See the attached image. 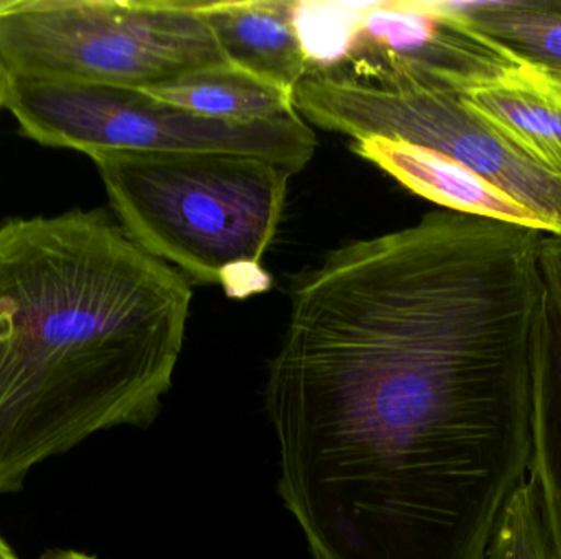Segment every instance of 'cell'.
Segmentation results:
<instances>
[{"instance_id":"cell-1","label":"cell","mask_w":561,"mask_h":559,"mask_svg":"<svg viewBox=\"0 0 561 559\" xmlns=\"http://www.w3.org/2000/svg\"><path fill=\"white\" fill-rule=\"evenodd\" d=\"M543 235L440 210L297 279L265 406L313 559H488L529 473Z\"/></svg>"},{"instance_id":"cell-2","label":"cell","mask_w":561,"mask_h":559,"mask_svg":"<svg viewBox=\"0 0 561 559\" xmlns=\"http://www.w3.org/2000/svg\"><path fill=\"white\" fill-rule=\"evenodd\" d=\"M191 301L98 210L0 225V496L94 433L157 420Z\"/></svg>"},{"instance_id":"cell-3","label":"cell","mask_w":561,"mask_h":559,"mask_svg":"<svg viewBox=\"0 0 561 559\" xmlns=\"http://www.w3.org/2000/svg\"><path fill=\"white\" fill-rule=\"evenodd\" d=\"M122 229L154 258L230 298L270 288L260 261L283 217L289 170L226 153L92 156Z\"/></svg>"},{"instance_id":"cell-4","label":"cell","mask_w":561,"mask_h":559,"mask_svg":"<svg viewBox=\"0 0 561 559\" xmlns=\"http://www.w3.org/2000/svg\"><path fill=\"white\" fill-rule=\"evenodd\" d=\"M0 56L12 78L141 91L229 65L194 0H9Z\"/></svg>"},{"instance_id":"cell-5","label":"cell","mask_w":561,"mask_h":559,"mask_svg":"<svg viewBox=\"0 0 561 559\" xmlns=\"http://www.w3.org/2000/svg\"><path fill=\"white\" fill-rule=\"evenodd\" d=\"M5 107L32 140L91 158L107 151L242 154L296 174L317 144L299 114L229 124L181 110L141 89L89 82L12 78Z\"/></svg>"},{"instance_id":"cell-6","label":"cell","mask_w":561,"mask_h":559,"mask_svg":"<svg viewBox=\"0 0 561 559\" xmlns=\"http://www.w3.org/2000/svg\"><path fill=\"white\" fill-rule=\"evenodd\" d=\"M294 107L304 120L353 140L382 137L445 154L539 217L547 233L561 236V176L507 143L458 92L313 69L294 89Z\"/></svg>"},{"instance_id":"cell-7","label":"cell","mask_w":561,"mask_h":559,"mask_svg":"<svg viewBox=\"0 0 561 559\" xmlns=\"http://www.w3.org/2000/svg\"><path fill=\"white\" fill-rule=\"evenodd\" d=\"M520 66L506 49L448 12L442 0H394L365 3L345 58L322 71L359 81L405 79L461 95Z\"/></svg>"},{"instance_id":"cell-8","label":"cell","mask_w":561,"mask_h":559,"mask_svg":"<svg viewBox=\"0 0 561 559\" xmlns=\"http://www.w3.org/2000/svg\"><path fill=\"white\" fill-rule=\"evenodd\" d=\"M542 299L530 350V452L527 481L536 492L550 559H561V236L540 245Z\"/></svg>"},{"instance_id":"cell-9","label":"cell","mask_w":561,"mask_h":559,"mask_svg":"<svg viewBox=\"0 0 561 559\" xmlns=\"http://www.w3.org/2000/svg\"><path fill=\"white\" fill-rule=\"evenodd\" d=\"M196 7L229 65L289 92L306 78L297 0H203Z\"/></svg>"},{"instance_id":"cell-10","label":"cell","mask_w":561,"mask_h":559,"mask_svg":"<svg viewBox=\"0 0 561 559\" xmlns=\"http://www.w3.org/2000/svg\"><path fill=\"white\" fill-rule=\"evenodd\" d=\"M353 151L412 193L451 212L516 223L547 233L539 217L473 171L428 148L382 137L353 141Z\"/></svg>"},{"instance_id":"cell-11","label":"cell","mask_w":561,"mask_h":559,"mask_svg":"<svg viewBox=\"0 0 561 559\" xmlns=\"http://www.w3.org/2000/svg\"><path fill=\"white\" fill-rule=\"evenodd\" d=\"M461 98L507 143L561 176V79L523 65Z\"/></svg>"},{"instance_id":"cell-12","label":"cell","mask_w":561,"mask_h":559,"mask_svg":"<svg viewBox=\"0 0 561 559\" xmlns=\"http://www.w3.org/2000/svg\"><path fill=\"white\" fill-rule=\"evenodd\" d=\"M147 92L181 110L229 124L280 120L297 114L294 92L232 65L194 69Z\"/></svg>"},{"instance_id":"cell-13","label":"cell","mask_w":561,"mask_h":559,"mask_svg":"<svg viewBox=\"0 0 561 559\" xmlns=\"http://www.w3.org/2000/svg\"><path fill=\"white\" fill-rule=\"evenodd\" d=\"M444 5L517 61L561 79V0H484Z\"/></svg>"},{"instance_id":"cell-14","label":"cell","mask_w":561,"mask_h":559,"mask_svg":"<svg viewBox=\"0 0 561 559\" xmlns=\"http://www.w3.org/2000/svg\"><path fill=\"white\" fill-rule=\"evenodd\" d=\"M365 3L297 2L296 22L310 69H330L348 53Z\"/></svg>"},{"instance_id":"cell-15","label":"cell","mask_w":561,"mask_h":559,"mask_svg":"<svg viewBox=\"0 0 561 559\" xmlns=\"http://www.w3.org/2000/svg\"><path fill=\"white\" fill-rule=\"evenodd\" d=\"M488 559H550L536 492L527 479L511 496L497 521Z\"/></svg>"},{"instance_id":"cell-16","label":"cell","mask_w":561,"mask_h":559,"mask_svg":"<svg viewBox=\"0 0 561 559\" xmlns=\"http://www.w3.org/2000/svg\"><path fill=\"white\" fill-rule=\"evenodd\" d=\"M10 84H12V75L0 56V108L5 107L7 97H9Z\"/></svg>"},{"instance_id":"cell-17","label":"cell","mask_w":561,"mask_h":559,"mask_svg":"<svg viewBox=\"0 0 561 559\" xmlns=\"http://www.w3.org/2000/svg\"><path fill=\"white\" fill-rule=\"evenodd\" d=\"M39 559H95L91 555L82 554V551L76 550H53L48 554L43 555Z\"/></svg>"},{"instance_id":"cell-18","label":"cell","mask_w":561,"mask_h":559,"mask_svg":"<svg viewBox=\"0 0 561 559\" xmlns=\"http://www.w3.org/2000/svg\"><path fill=\"white\" fill-rule=\"evenodd\" d=\"M0 559H20L16 557L13 548L7 544L5 538L2 537V534H0Z\"/></svg>"},{"instance_id":"cell-19","label":"cell","mask_w":561,"mask_h":559,"mask_svg":"<svg viewBox=\"0 0 561 559\" xmlns=\"http://www.w3.org/2000/svg\"><path fill=\"white\" fill-rule=\"evenodd\" d=\"M7 2H9V0H0V10H2L3 7L7 5Z\"/></svg>"}]
</instances>
